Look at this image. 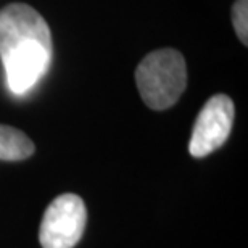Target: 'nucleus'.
<instances>
[{
	"instance_id": "nucleus-6",
	"label": "nucleus",
	"mask_w": 248,
	"mask_h": 248,
	"mask_svg": "<svg viewBox=\"0 0 248 248\" xmlns=\"http://www.w3.org/2000/svg\"><path fill=\"white\" fill-rule=\"evenodd\" d=\"M232 23L240 42L248 44V0H235L232 7Z\"/></svg>"
},
{
	"instance_id": "nucleus-2",
	"label": "nucleus",
	"mask_w": 248,
	"mask_h": 248,
	"mask_svg": "<svg viewBox=\"0 0 248 248\" xmlns=\"http://www.w3.org/2000/svg\"><path fill=\"white\" fill-rule=\"evenodd\" d=\"M136 84L148 108L161 111L172 107L187 86L184 57L174 48L148 53L136 69Z\"/></svg>"
},
{
	"instance_id": "nucleus-1",
	"label": "nucleus",
	"mask_w": 248,
	"mask_h": 248,
	"mask_svg": "<svg viewBox=\"0 0 248 248\" xmlns=\"http://www.w3.org/2000/svg\"><path fill=\"white\" fill-rule=\"evenodd\" d=\"M0 60L8 89L24 95L44 78L52 60V34L42 15L26 3L0 10Z\"/></svg>"
},
{
	"instance_id": "nucleus-4",
	"label": "nucleus",
	"mask_w": 248,
	"mask_h": 248,
	"mask_svg": "<svg viewBox=\"0 0 248 248\" xmlns=\"http://www.w3.org/2000/svg\"><path fill=\"white\" fill-rule=\"evenodd\" d=\"M234 123V102L224 93H216L208 100L193 124L188 153L203 158L224 145Z\"/></svg>"
},
{
	"instance_id": "nucleus-3",
	"label": "nucleus",
	"mask_w": 248,
	"mask_h": 248,
	"mask_svg": "<svg viewBox=\"0 0 248 248\" xmlns=\"http://www.w3.org/2000/svg\"><path fill=\"white\" fill-rule=\"evenodd\" d=\"M87 222V210L76 193L58 195L44 213L39 242L42 248H73L81 240Z\"/></svg>"
},
{
	"instance_id": "nucleus-5",
	"label": "nucleus",
	"mask_w": 248,
	"mask_h": 248,
	"mask_svg": "<svg viewBox=\"0 0 248 248\" xmlns=\"http://www.w3.org/2000/svg\"><path fill=\"white\" fill-rule=\"evenodd\" d=\"M36 150L32 140L16 127L0 124V160L21 161L29 158Z\"/></svg>"
}]
</instances>
